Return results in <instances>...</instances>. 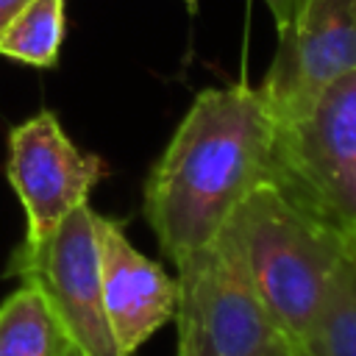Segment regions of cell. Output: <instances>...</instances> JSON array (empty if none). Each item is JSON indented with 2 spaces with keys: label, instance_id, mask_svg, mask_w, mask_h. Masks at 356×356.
<instances>
[{
  "label": "cell",
  "instance_id": "6da1fadb",
  "mask_svg": "<svg viewBox=\"0 0 356 356\" xmlns=\"http://www.w3.org/2000/svg\"><path fill=\"white\" fill-rule=\"evenodd\" d=\"M275 117L259 86L203 89L145 181L142 211L164 256L209 248L234 209L273 181Z\"/></svg>",
  "mask_w": 356,
  "mask_h": 356
},
{
  "label": "cell",
  "instance_id": "7a4b0ae2",
  "mask_svg": "<svg viewBox=\"0 0 356 356\" xmlns=\"http://www.w3.org/2000/svg\"><path fill=\"white\" fill-rule=\"evenodd\" d=\"M220 236L236 250L259 300L295 350L350 245L273 181L259 184L234 209Z\"/></svg>",
  "mask_w": 356,
  "mask_h": 356
},
{
  "label": "cell",
  "instance_id": "3957f363",
  "mask_svg": "<svg viewBox=\"0 0 356 356\" xmlns=\"http://www.w3.org/2000/svg\"><path fill=\"white\" fill-rule=\"evenodd\" d=\"M273 184L356 245V70L328 83L300 114L275 122Z\"/></svg>",
  "mask_w": 356,
  "mask_h": 356
},
{
  "label": "cell",
  "instance_id": "277c9868",
  "mask_svg": "<svg viewBox=\"0 0 356 356\" xmlns=\"http://www.w3.org/2000/svg\"><path fill=\"white\" fill-rule=\"evenodd\" d=\"M175 267V356H295L225 236Z\"/></svg>",
  "mask_w": 356,
  "mask_h": 356
},
{
  "label": "cell",
  "instance_id": "5b68a950",
  "mask_svg": "<svg viewBox=\"0 0 356 356\" xmlns=\"http://www.w3.org/2000/svg\"><path fill=\"white\" fill-rule=\"evenodd\" d=\"M8 273L44 295L81 356H125L103 306L97 211L89 203L70 211L42 242H22L11 256Z\"/></svg>",
  "mask_w": 356,
  "mask_h": 356
},
{
  "label": "cell",
  "instance_id": "8992f818",
  "mask_svg": "<svg viewBox=\"0 0 356 356\" xmlns=\"http://www.w3.org/2000/svg\"><path fill=\"white\" fill-rule=\"evenodd\" d=\"M106 172L108 164L97 153H83L53 111L11 128L6 175L28 220L22 242L36 245L50 236L70 211L89 203V192Z\"/></svg>",
  "mask_w": 356,
  "mask_h": 356
},
{
  "label": "cell",
  "instance_id": "52a82bcc",
  "mask_svg": "<svg viewBox=\"0 0 356 356\" xmlns=\"http://www.w3.org/2000/svg\"><path fill=\"white\" fill-rule=\"evenodd\" d=\"M353 70L356 0H300L292 22L278 31V50L259 92L281 122Z\"/></svg>",
  "mask_w": 356,
  "mask_h": 356
},
{
  "label": "cell",
  "instance_id": "ba28073f",
  "mask_svg": "<svg viewBox=\"0 0 356 356\" xmlns=\"http://www.w3.org/2000/svg\"><path fill=\"white\" fill-rule=\"evenodd\" d=\"M103 306L111 334L125 356H134L164 323L175 317L178 281L142 250H136L122 222L97 214Z\"/></svg>",
  "mask_w": 356,
  "mask_h": 356
},
{
  "label": "cell",
  "instance_id": "9c48e42d",
  "mask_svg": "<svg viewBox=\"0 0 356 356\" xmlns=\"http://www.w3.org/2000/svg\"><path fill=\"white\" fill-rule=\"evenodd\" d=\"M72 350L44 295L19 281L0 300V356H67Z\"/></svg>",
  "mask_w": 356,
  "mask_h": 356
},
{
  "label": "cell",
  "instance_id": "30bf717a",
  "mask_svg": "<svg viewBox=\"0 0 356 356\" xmlns=\"http://www.w3.org/2000/svg\"><path fill=\"white\" fill-rule=\"evenodd\" d=\"M295 356H356V248L339 261Z\"/></svg>",
  "mask_w": 356,
  "mask_h": 356
},
{
  "label": "cell",
  "instance_id": "8fae6325",
  "mask_svg": "<svg viewBox=\"0 0 356 356\" xmlns=\"http://www.w3.org/2000/svg\"><path fill=\"white\" fill-rule=\"evenodd\" d=\"M64 42V0H31L0 33V56L31 64L56 67Z\"/></svg>",
  "mask_w": 356,
  "mask_h": 356
},
{
  "label": "cell",
  "instance_id": "7c38bea8",
  "mask_svg": "<svg viewBox=\"0 0 356 356\" xmlns=\"http://www.w3.org/2000/svg\"><path fill=\"white\" fill-rule=\"evenodd\" d=\"M264 6L270 8V14H273V19H275V31H284V28L292 22V17H295L300 0H264Z\"/></svg>",
  "mask_w": 356,
  "mask_h": 356
},
{
  "label": "cell",
  "instance_id": "4fadbf2b",
  "mask_svg": "<svg viewBox=\"0 0 356 356\" xmlns=\"http://www.w3.org/2000/svg\"><path fill=\"white\" fill-rule=\"evenodd\" d=\"M31 0H0V33L8 28V22L28 6Z\"/></svg>",
  "mask_w": 356,
  "mask_h": 356
},
{
  "label": "cell",
  "instance_id": "5bb4252c",
  "mask_svg": "<svg viewBox=\"0 0 356 356\" xmlns=\"http://www.w3.org/2000/svg\"><path fill=\"white\" fill-rule=\"evenodd\" d=\"M184 3H186V8H189V11H192V14H195V11H197V0H184Z\"/></svg>",
  "mask_w": 356,
  "mask_h": 356
},
{
  "label": "cell",
  "instance_id": "9a60e30c",
  "mask_svg": "<svg viewBox=\"0 0 356 356\" xmlns=\"http://www.w3.org/2000/svg\"><path fill=\"white\" fill-rule=\"evenodd\" d=\"M67 356H81V353H78V350H75V348H72V350H70V353H67Z\"/></svg>",
  "mask_w": 356,
  "mask_h": 356
},
{
  "label": "cell",
  "instance_id": "2e32d148",
  "mask_svg": "<svg viewBox=\"0 0 356 356\" xmlns=\"http://www.w3.org/2000/svg\"><path fill=\"white\" fill-rule=\"evenodd\" d=\"M353 248H356V245H353Z\"/></svg>",
  "mask_w": 356,
  "mask_h": 356
}]
</instances>
